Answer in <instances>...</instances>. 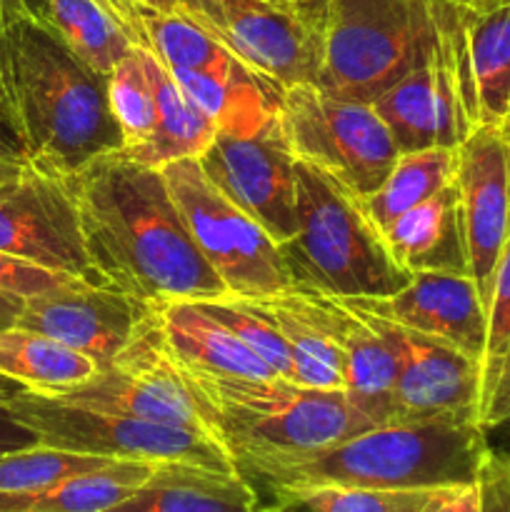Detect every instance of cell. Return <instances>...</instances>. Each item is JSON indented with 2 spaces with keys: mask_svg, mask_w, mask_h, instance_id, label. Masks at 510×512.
<instances>
[{
  "mask_svg": "<svg viewBox=\"0 0 510 512\" xmlns=\"http://www.w3.org/2000/svg\"><path fill=\"white\" fill-rule=\"evenodd\" d=\"M70 280H83V278H75V275H68V273H58V270H48L43 268V265L28 263V260L15 258V255H8L0 250V290L23 295V298H33V295L60 288V285L70 283Z\"/></svg>",
  "mask_w": 510,
  "mask_h": 512,
  "instance_id": "cell-36",
  "label": "cell"
},
{
  "mask_svg": "<svg viewBox=\"0 0 510 512\" xmlns=\"http://www.w3.org/2000/svg\"><path fill=\"white\" fill-rule=\"evenodd\" d=\"M395 263L408 275L425 270L468 273L455 183L380 228Z\"/></svg>",
  "mask_w": 510,
  "mask_h": 512,
  "instance_id": "cell-22",
  "label": "cell"
},
{
  "mask_svg": "<svg viewBox=\"0 0 510 512\" xmlns=\"http://www.w3.org/2000/svg\"><path fill=\"white\" fill-rule=\"evenodd\" d=\"M453 183L458 190L468 275L488 310L495 268L510 238L508 150L498 125H478L458 145Z\"/></svg>",
  "mask_w": 510,
  "mask_h": 512,
  "instance_id": "cell-16",
  "label": "cell"
},
{
  "mask_svg": "<svg viewBox=\"0 0 510 512\" xmlns=\"http://www.w3.org/2000/svg\"><path fill=\"white\" fill-rule=\"evenodd\" d=\"M463 23L480 125H500L510 110V0H450Z\"/></svg>",
  "mask_w": 510,
  "mask_h": 512,
  "instance_id": "cell-23",
  "label": "cell"
},
{
  "mask_svg": "<svg viewBox=\"0 0 510 512\" xmlns=\"http://www.w3.org/2000/svg\"><path fill=\"white\" fill-rule=\"evenodd\" d=\"M53 398L105 413L180 425L223 443L210 408L188 383L173 355L165 350L155 315H150L148 323L113 363L100 368L88 383Z\"/></svg>",
  "mask_w": 510,
  "mask_h": 512,
  "instance_id": "cell-10",
  "label": "cell"
},
{
  "mask_svg": "<svg viewBox=\"0 0 510 512\" xmlns=\"http://www.w3.org/2000/svg\"><path fill=\"white\" fill-rule=\"evenodd\" d=\"M498 128H500V133H503L505 150H508V178H510V110H508V115H505L503 123H500Z\"/></svg>",
  "mask_w": 510,
  "mask_h": 512,
  "instance_id": "cell-49",
  "label": "cell"
},
{
  "mask_svg": "<svg viewBox=\"0 0 510 512\" xmlns=\"http://www.w3.org/2000/svg\"><path fill=\"white\" fill-rule=\"evenodd\" d=\"M455 163H458V148H445V145L400 153L380 188L363 198L373 223L383 228L400 213L448 188L455 178Z\"/></svg>",
  "mask_w": 510,
  "mask_h": 512,
  "instance_id": "cell-28",
  "label": "cell"
},
{
  "mask_svg": "<svg viewBox=\"0 0 510 512\" xmlns=\"http://www.w3.org/2000/svg\"><path fill=\"white\" fill-rule=\"evenodd\" d=\"M200 308L213 315L218 323H223L235 338L243 340L278 378L298 383V368H295V355L280 330L275 328L273 320L253 303L245 298H225L198 300Z\"/></svg>",
  "mask_w": 510,
  "mask_h": 512,
  "instance_id": "cell-32",
  "label": "cell"
},
{
  "mask_svg": "<svg viewBox=\"0 0 510 512\" xmlns=\"http://www.w3.org/2000/svg\"><path fill=\"white\" fill-rule=\"evenodd\" d=\"M278 120L295 158L358 198L380 188L400 155L373 103L328 93L315 83L285 88Z\"/></svg>",
  "mask_w": 510,
  "mask_h": 512,
  "instance_id": "cell-8",
  "label": "cell"
},
{
  "mask_svg": "<svg viewBox=\"0 0 510 512\" xmlns=\"http://www.w3.org/2000/svg\"><path fill=\"white\" fill-rule=\"evenodd\" d=\"M150 73H153L155 98H158L155 133L143 148L125 155L148 168H163L183 158H198L213 143L218 125L185 95V90L155 60L153 53H150Z\"/></svg>",
  "mask_w": 510,
  "mask_h": 512,
  "instance_id": "cell-26",
  "label": "cell"
},
{
  "mask_svg": "<svg viewBox=\"0 0 510 512\" xmlns=\"http://www.w3.org/2000/svg\"><path fill=\"white\" fill-rule=\"evenodd\" d=\"M298 228L280 245L293 285L335 298H388L410 275L385 245L363 198L298 160Z\"/></svg>",
  "mask_w": 510,
  "mask_h": 512,
  "instance_id": "cell-4",
  "label": "cell"
},
{
  "mask_svg": "<svg viewBox=\"0 0 510 512\" xmlns=\"http://www.w3.org/2000/svg\"><path fill=\"white\" fill-rule=\"evenodd\" d=\"M23 160H5L0 158V183H5V180L15 178V175L23 170Z\"/></svg>",
  "mask_w": 510,
  "mask_h": 512,
  "instance_id": "cell-47",
  "label": "cell"
},
{
  "mask_svg": "<svg viewBox=\"0 0 510 512\" xmlns=\"http://www.w3.org/2000/svg\"><path fill=\"white\" fill-rule=\"evenodd\" d=\"M423 512H483L480 483L475 480V483L468 485L440 488Z\"/></svg>",
  "mask_w": 510,
  "mask_h": 512,
  "instance_id": "cell-40",
  "label": "cell"
},
{
  "mask_svg": "<svg viewBox=\"0 0 510 512\" xmlns=\"http://www.w3.org/2000/svg\"><path fill=\"white\" fill-rule=\"evenodd\" d=\"M480 475L498 490L505 512H510V455L490 448L488 458H485L483 468H480Z\"/></svg>",
  "mask_w": 510,
  "mask_h": 512,
  "instance_id": "cell-42",
  "label": "cell"
},
{
  "mask_svg": "<svg viewBox=\"0 0 510 512\" xmlns=\"http://www.w3.org/2000/svg\"><path fill=\"white\" fill-rule=\"evenodd\" d=\"M433 30V0H335L315 85L373 103L428 55Z\"/></svg>",
  "mask_w": 510,
  "mask_h": 512,
  "instance_id": "cell-6",
  "label": "cell"
},
{
  "mask_svg": "<svg viewBox=\"0 0 510 512\" xmlns=\"http://www.w3.org/2000/svg\"><path fill=\"white\" fill-rule=\"evenodd\" d=\"M258 493L243 473L165 463L133 495L105 512H255Z\"/></svg>",
  "mask_w": 510,
  "mask_h": 512,
  "instance_id": "cell-21",
  "label": "cell"
},
{
  "mask_svg": "<svg viewBox=\"0 0 510 512\" xmlns=\"http://www.w3.org/2000/svg\"><path fill=\"white\" fill-rule=\"evenodd\" d=\"M18 393H23V388H20L18 383H13V380L0 375V403H10Z\"/></svg>",
  "mask_w": 510,
  "mask_h": 512,
  "instance_id": "cell-48",
  "label": "cell"
},
{
  "mask_svg": "<svg viewBox=\"0 0 510 512\" xmlns=\"http://www.w3.org/2000/svg\"><path fill=\"white\" fill-rule=\"evenodd\" d=\"M478 483H480V493H483V512H505L498 490H495L483 475H478Z\"/></svg>",
  "mask_w": 510,
  "mask_h": 512,
  "instance_id": "cell-45",
  "label": "cell"
},
{
  "mask_svg": "<svg viewBox=\"0 0 510 512\" xmlns=\"http://www.w3.org/2000/svg\"><path fill=\"white\" fill-rule=\"evenodd\" d=\"M98 370L93 358L48 335L18 325L0 330V375L30 393L60 395L88 383Z\"/></svg>",
  "mask_w": 510,
  "mask_h": 512,
  "instance_id": "cell-25",
  "label": "cell"
},
{
  "mask_svg": "<svg viewBox=\"0 0 510 512\" xmlns=\"http://www.w3.org/2000/svg\"><path fill=\"white\" fill-rule=\"evenodd\" d=\"M510 355V238L505 243L503 255L498 260L493 278V290L488 300V343H485L483 358V415L490 395H493L495 383H498L503 365Z\"/></svg>",
  "mask_w": 510,
  "mask_h": 512,
  "instance_id": "cell-35",
  "label": "cell"
},
{
  "mask_svg": "<svg viewBox=\"0 0 510 512\" xmlns=\"http://www.w3.org/2000/svg\"><path fill=\"white\" fill-rule=\"evenodd\" d=\"M135 45H143V18L160 10H175L180 0H95Z\"/></svg>",
  "mask_w": 510,
  "mask_h": 512,
  "instance_id": "cell-38",
  "label": "cell"
},
{
  "mask_svg": "<svg viewBox=\"0 0 510 512\" xmlns=\"http://www.w3.org/2000/svg\"><path fill=\"white\" fill-rule=\"evenodd\" d=\"M285 298L343 353L345 395L370 425L398 423L395 405V358L388 343L370 328L363 315L335 295L318 290H283Z\"/></svg>",
  "mask_w": 510,
  "mask_h": 512,
  "instance_id": "cell-17",
  "label": "cell"
},
{
  "mask_svg": "<svg viewBox=\"0 0 510 512\" xmlns=\"http://www.w3.org/2000/svg\"><path fill=\"white\" fill-rule=\"evenodd\" d=\"M343 300V298H340ZM345 303V300H343ZM350 305V303H345ZM388 343L395 358L400 420L475 418L483 405V365L455 345L350 305Z\"/></svg>",
  "mask_w": 510,
  "mask_h": 512,
  "instance_id": "cell-13",
  "label": "cell"
},
{
  "mask_svg": "<svg viewBox=\"0 0 510 512\" xmlns=\"http://www.w3.org/2000/svg\"><path fill=\"white\" fill-rule=\"evenodd\" d=\"M170 75L218 130L233 133H250L275 118L285 93L283 85L238 58H230L220 68L175 70Z\"/></svg>",
  "mask_w": 510,
  "mask_h": 512,
  "instance_id": "cell-20",
  "label": "cell"
},
{
  "mask_svg": "<svg viewBox=\"0 0 510 512\" xmlns=\"http://www.w3.org/2000/svg\"><path fill=\"white\" fill-rule=\"evenodd\" d=\"M480 425L488 435L490 448L510 455V360L505 363L493 395L480 415Z\"/></svg>",
  "mask_w": 510,
  "mask_h": 512,
  "instance_id": "cell-37",
  "label": "cell"
},
{
  "mask_svg": "<svg viewBox=\"0 0 510 512\" xmlns=\"http://www.w3.org/2000/svg\"><path fill=\"white\" fill-rule=\"evenodd\" d=\"M108 93L110 108L123 133V153H135L153 138L158 123L150 50L135 45L128 58L115 65L108 75Z\"/></svg>",
  "mask_w": 510,
  "mask_h": 512,
  "instance_id": "cell-31",
  "label": "cell"
},
{
  "mask_svg": "<svg viewBox=\"0 0 510 512\" xmlns=\"http://www.w3.org/2000/svg\"><path fill=\"white\" fill-rule=\"evenodd\" d=\"M255 512H295V508H293V505L278 503V505H273V508H258Z\"/></svg>",
  "mask_w": 510,
  "mask_h": 512,
  "instance_id": "cell-50",
  "label": "cell"
},
{
  "mask_svg": "<svg viewBox=\"0 0 510 512\" xmlns=\"http://www.w3.org/2000/svg\"><path fill=\"white\" fill-rule=\"evenodd\" d=\"M23 308H25L23 295L0 290V330L15 328V325H18L20 313H23Z\"/></svg>",
  "mask_w": 510,
  "mask_h": 512,
  "instance_id": "cell-44",
  "label": "cell"
},
{
  "mask_svg": "<svg viewBox=\"0 0 510 512\" xmlns=\"http://www.w3.org/2000/svg\"><path fill=\"white\" fill-rule=\"evenodd\" d=\"M40 438L30 425H25L18 415L10 410L8 403H0V455L15 453L38 445Z\"/></svg>",
  "mask_w": 510,
  "mask_h": 512,
  "instance_id": "cell-41",
  "label": "cell"
},
{
  "mask_svg": "<svg viewBox=\"0 0 510 512\" xmlns=\"http://www.w3.org/2000/svg\"><path fill=\"white\" fill-rule=\"evenodd\" d=\"M228 53L283 88L318 83L325 38L268 0H180Z\"/></svg>",
  "mask_w": 510,
  "mask_h": 512,
  "instance_id": "cell-12",
  "label": "cell"
},
{
  "mask_svg": "<svg viewBox=\"0 0 510 512\" xmlns=\"http://www.w3.org/2000/svg\"><path fill=\"white\" fill-rule=\"evenodd\" d=\"M8 405L25 425L38 433L40 443L53 448L110 460L183 463L238 473V463L230 450L198 430L105 413L30 390L15 395Z\"/></svg>",
  "mask_w": 510,
  "mask_h": 512,
  "instance_id": "cell-7",
  "label": "cell"
},
{
  "mask_svg": "<svg viewBox=\"0 0 510 512\" xmlns=\"http://www.w3.org/2000/svg\"><path fill=\"white\" fill-rule=\"evenodd\" d=\"M440 488L388 490V488H310L285 495L278 503L308 512H423Z\"/></svg>",
  "mask_w": 510,
  "mask_h": 512,
  "instance_id": "cell-34",
  "label": "cell"
},
{
  "mask_svg": "<svg viewBox=\"0 0 510 512\" xmlns=\"http://www.w3.org/2000/svg\"><path fill=\"white\" fill-rule=\"evenodd\" d=\"M170 73L175 70L220 68L235 58L208 30L200 28L180 8L148 13L143 18V45Z\"/></svg>",
  "mask_w": 510,
  "mask_h": 512,
  "instance_id": "cell-30",
  "label": "cell"
},
{
  "mask_svg": "<svg viewBox=\"0 0 510 512\" xmlns=\"http://www.w3.org/2000/svg\"><path fill=\"white\" fill-rule=\"evenodd\" d=\"M183 373L210 408L220 440L238 465L260 458H295L373 428L345 390L310 388L283 378Z\"/></svg>",
  "mask_w": 510,
  "mask_h": 512,
  "instance_id": "cell-5",
  "label": "cell"
},
{
  "mask_svg": "<svg viewBox=\"0 0 510 512\" xmlns=\"http://www.w3.org/2000/svg\"><path fill=\"white\" fill-rule=\"evenodd\" d=\"M508 360H510V355H508ZM508 360H505V363H508ZM503 368H505V365H503Z\"/></svg>",
  "mask_w": 510,
  "mask_h": 512,
  "instance_id": "cell-51",
  "label": "cell"
},
{
  "mask_svg": "<svg viewBox=\"0 0 510 512\" xmlns=\"http://www.w3.org/2000/svg\"><path fill=\"white\" fill-rule=\"evenodd\" d=\"M158 468L160 463L115 460L35 493L0 495V512H105L148 483Z\"/></svg>",
  "mask_w": 510,
  "mask_h": 512,
  "instance_id": "cell-24",
  "label": "cell"
},
{
  "mask_svg": "<svg viewBox=\"0 0 510 512\" xmlns=\"http://www.w3.org/2000/svg\"><path fill=\"white\" fill-rule=\"evenodd\" d=\"M490 453L488 435L475 418H423L375 425L328 448L295 458L240 463L275 495L310 488H453L475 483Z\"/></svg>",
  "mask_w": 510,
  "mask_h": 512,
  "instance_id": "cell-3",
  "label": "cell"
},
{
  "mask_svg": "<svg viewBox=\"0 0 510 512\" xmlns=\"http://www.w3.org/2000/svg\"><path fill=\"white\" fill-rule=\"evenodd\" d=\"M110 463L115 460L38 443L33 448L0 455V495L35 493L65 478L98 470Z\"/></svg>",
  "mask_w": 510,
  "mask_h": 512,
  "instance_id": "cell-33",
  "label": "cell"
},
{
  "mask_svg": "<svg viewBox=\"0 0 510 512\" xmlns=\"http://www.w3.org/2000/svg\"><path fill=\"white\" fill-rule=\"evenodd\" d=\"M95 278L145 303L225 298L190 238L163 170L115 150L65 178Z\"/></svg>",
  "mask_w": 510,
  "mask_h": 512,
  "instance_id": "cell-1",
  "label": "cell"
},
{
  "mask_svg": "<svg viewBox=\"0 0 510 512\" xmlns=\"http://www.w3.org/2000/svg\"><path fill=\"white\" fill-rule=\"evenodd\" d=\"M35 5L30 0H0V38L23 20L33 18Z\"/></svg>",
  "mask_w": 510,
  "mask_h": 512,
  "instance_id": "cell-43",
  "label": "cell"
},
{
  "mask_svg": "<svg viewBox=\"0 0 510 512\" xmlns=\"http://www.w3.org/2000/svg\"><path fill=\"white\" fill-rule=\"evenodd\" d=\"M0 123H3V120H0ZM5 130H8V128H5Z\"/></svg>",
  "mask_w": 510,
  "mask_h": 512,
  "instance_id": "cell-52",
  "label": "cell"
},
{
  "mask_svg": "<svg viewBox=\"0 0 510 512\" xmlns=\"http://www.w3.org/2000/svg\"><path fill=\"white\" fill-rule=\"evenodd\" d=\"M0 250L48 270L100 283L85 255L68 183L35 165L25 163L15 178L0 183Z\"/></svg>",
  "mask_w": 510,
  "mask_h": 512,
  "instance_id": "cell-14",
  "label": "cell"
},
{
  "mask_svg": "<svg viewBox=\"0 0 510 512\" xmlns=\"http://www.w3.org/2000/svg\"><path fill=\"white\" fill-rule=\"evenodd\" d=\"M198 163L275 243L293 238L298 228V158L285 140L278 115L250 133L218 130L213 143L198 155Z\"/></svg>",
  "mask_w": 510,
  "mask_h": 512,
  "instance_id": "cell-11",
  "label": "cell"
},
{
  "mask_svg": "<svg viewBox=\"0 0 510 512\" xmlns=\"http://www.w3.org/2000/svg\"><path fill=\"white\" fill-rule=\"evenodd\" d=\"M35 15L83 65L110 75L135 48L125 30L95 0H40Z\"/></svg>",
  "mask_w": 510,
  "mask_h": 512,
  "instance_id": "cell-27",
  "label": "cell"
},
{
  "mask_svg": "<svg viewBox=\"0 0 510 512\" xmlns=\"http://www.w3.org/2000/svg\"><path fill=\"white\" fill-rule=\"evenodd\" d=\"M268 3H273L283 13L293 15L295 20H300L305 28L318 33L320 38H325V33H328L335 0H268Z\"/></svg>",
  "mask_w": 510,
  "mask_h": 512,
  "instance_id": "cell-39",
  "label": "cell"
},
{
  "mask_svg": "<svg viewBox=\"0 0 510 512\" xmlns=\"http://www.w3.org/2000/svg\"><path fill=\"white\" fill-rule=\"evenodd\" d=\"M0 120L25 163L60 178L123 150L108 75L80 63L38 15L0 38Z\"/></svg>",
  "mask_w": 510,
  "mask_h": 512,
  "instance_id": "cell-2",
  "label": "cell"
},
{
  "mask_svg": "<svg viewBox=\"0 0 510 512\" xmlns=\"http://www.w3.org/2000/svg\"><path fill=\"white\" fill-rule=\"evenodd\" d=\"M0 158L5 160H23V153H20L18 143L13 140V135L5 130V125L0 123ZM25 163V160H23Z\"/></svg>",
  "mask_w": 510,
  "mask_h": 512,
  "instance_id": "cell-46",
  "label": "cell"
},
{
  "mask_svg": "<svg viewBox=\"0 0 510 512\" xmlns=\"http://www.w3.org/2000/svg\"><path fill=\"white\" fill-rule=\"evenodd\" d=\"M150 315L153 303L110 285L70 280L48 293L25 298L18 328L48 335L105 368L128 348Z\"/></svg>",
  "mask_w": 510,
  "mask_h": 512,
  "instance_id": "cell-15",
  "label": "cell"
},
{
  "mask_svg": "<svg viewBox=\"0 0 510 512\" xmlns=\"http://www.w3.org/2000/svg\"><path fill=\"white\" fill-rule=\"evenodd\" d=\"M175 208L203 258L233 298H260L293 288L280 245L200 168L198 158L163 165Z\"/></svg>",
  "mask_w": 510,
  "mask_h": 512,
  "instance_id": "cell-9",
  "label": "cell"
},
{
  "mask_svg": "<svg viewBox=\"0 0 510 512\" xmlns=\"http://www.w3.org/2000/svg\"><path fill=\"white\" fill-rule=\"evenodd\" d=\"M373 108L385 123V128L390 130L400 153H413V150L440 145L438 100H435L428 55L418 65H413L408 73L400 75L390 88H385L373 100Z\"/></svg>",
  "mask_w": 510,
  "mask_h": 512,
  "instance_id": "cell-29",
  "label": "cell"
},
{
  "mask_svg": "<svg viewBox=\"0 0 510 512\" xmlns=\"http://www.w3.org/2000/svg\"><path fill=\"white\" fill-rule=\"evenodd\" d=\"M153 315L165 350L183 370L218 378H278L243 340L235 338L195 300L155 303Z\"/></svg>",
  "mask_w": 510,
  "mask_h": 512,
  "instance_id": "cell-19",
  "label": "cell"
},
{
  "mask_svg": "<svg viewBox=\"0 0 510 512\" xmlns=\"http://www.w3.org/2000/svg\"><path fill=\"white\" fill-rule=\"evenodd\" d=\"M345 303L433 335L455 345L483 365L488 343V310L468 273L425 270L410 275L408 285L388 298H343Z\"/></svg>",
  "mask_w": 510,
  "mask_h": 512,
  "instance_id": "cell-18",
  "label": "cell"
}]
</instances>
